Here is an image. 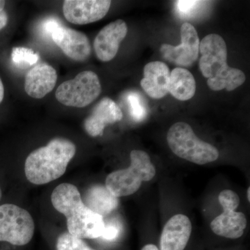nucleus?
Instances as JSON below:
<instances>
[{"label":"nucleus","mask_w":250,"mask_h":250,"mask_svg":"<svg viewBox=\"0 0 250 250\" xmlns=\"http://www.w3.org/2000/svg\"><path fill=\"white\" fill-rule=\"evenodd\" d=\"M51 200L54 208L66 218L69 233L82 239L101 238L105 228L103 217L83 204L75 186L60 184L52 192Z\"/></svg>","instance_id":"nucleus-1"},{"label":"nucleus","mask_w":250,"mask_h":250,"mask_svg":"<svg viewBox=\"0 0 250 250\" xmlns=\"http://www.w3.org/2000/svg\"><path fill=\"white\" fill-rule=\"evenodd\" d=\"M199 52L202 55L199 67L202 75L208 79L210 90L232 91L246 82L244 72L228 65V49L222 36L215 34L205 36L200 42Z\"/></svg>","instance_id":"nucleus-2"},{"label":"nucleus","mask_w":250,"mask_h":250,"mask_svg":"<svg viewBox=\"0 0 250 250\" xmlns=\"http://www.w3.org/2000/svg\"><path fill=\"white\" fill-rule=\"evenodd\" d=\"M75 153L76 146L72 141L56 138L29 154L24 164L26 177L36 185L53 182L63 175Z\"/></svg>","instance_id":"nucleus-3"},{"label":"nucleus","mask_w":250,"mask_h":250,"mask_svg":"<svg viewBox=\"0 0 250 250\" xmlns=\"http://www.w3.org/2000/svg\"><path fill=\"white\" fill-rule=\"evenodd\" d=\"M129 167L111 172L106 177V187L118 198L132 195L143 182L150 181L155 176V167L147 153L135 149L131 151Z\"/></svg>","instance_id":"nucleus-4"},{"label":"nucleus","mask_w":250,"mask_h":250,"mask_svg":"<svg viewBox=\"0 0 250 250\" xmlns=\"http://www.w3.org/2000/svg\"><path fill=\"white\" fill-rule=\"evenodd\" d=\"M167 141L175 155L198 165L213 162L219 157L217 148L199 139L191 126L184 122L171 126Z\"/></svg>","instance_id":"nucleus-5"},{"label":"nucleus","mask_w":250,"mask_h":250,"mask_svg":"<svg viewBox=\"0 0 250 250\" xmlns=\"http://www.w3.org/2000/svg\"><path fill=\"white\" fill-rule=\"evenodd\" d=\"M102 85L97 74L90 70L80 72L73 80L64 82L56 91L59 103L71 107L83 108L100 96Z\"/></svg>","instance_id":"nucleus-6"},{"label":"nucleus","mask_w":250,"mask_h":250,"mask_svg":"<svg viewBox=\"0 0 250 250\" xmlns=\"http://www.w3.org/2000/svg\"><path fill=\"white\" fill-rule=\"evenodd\" d=\"M34 229V220L27 210L13 204L0 206V242L25 246L32 239Z\"/></svg>","instance_id":"nucleus-7"},{"label":"nucleus","mask_w":250,"mask_h":250,"mask_svg":"<svg viewBox=\"0 0 250 250\" xmlns=\"http://www.w3.org/2000/svg\"><path fill=\"white\" fill-rule=\"evenodd\" d=\"M182 43L178 46L163 44L160 51L166 60L180 66L188 67L196 62L200 50V39L195 28L188 22L180 29Z\"/></svg>","instance_id":"nucleus-8"},{"label":"nucleus","mask_w":250,"mask_h":250,"mask_svg":"<svg viewBox=\"0 0 250 250\" xmlns=\"http://www.w3.org/2000/svg\"><path fill=\"white\" fill-rule=\"evenodd\" d=\"M111 4V1L108 0H65L62 12L68 22L83 25L103 19Z\"/></svg>","instance_id":"nucleus-9"},{"label":"nucleus","mask_w":250,"mask_h":250,"mask_svg":"<svg viewBox=\"0 0 250 250\" xmlns=\"http://www.w3.org/2000/svg\"><path fill=\"white\" fill-rule=\"evenodd\" d=\"M51 39L67 57L76 62H84L91 54L89 39L81 31L62 24L54 29Z\"/></svg>","instance_id":"nucleus-10"},{"label":"nucleus","mask_w":250,"mask_h":250,"mask_svg":"<svg viewBox=\"0 0 250 250\" xmlns=\"http://www.w3.org/2000/svg\"><path fill=\"white\" fill-rule=\"evenodd\" d=\"M127 31L126 22L121 19L105 26L94 41V49L97 57L103 62H110L114 59Z\"/></svg>","instance_id":"nucleus-11"},{"label":"nucleus","mask_w":250,"mask_h":250,"mask_svg":"<svg viewBox=\"0 0 250 250\" xmlns=\"http://www.w3.org/2000/svg\"><path fill=\"white\" fill-rule=\"evenodd\" d=\"M121 108L113 100L104 98L95 106L84 121V129L92 137L103 135L104 129L109 124L123 119Z\"/></svg>","instance_id":"nucleus-12"},{"label":"nucleus","mask_w":250,"mask_h":250,"mask_svg":"<svg viewBox=\"0 0 250 250\" xmlns=\"http://www.w3.org/2000/svg\"><path fill=\"white\" fill-rule=\"evenodd\" d=\"M191 232V222L187 215H174L163 229L160 239L161 250H184Z\"/></svg>","instance_id":"nucleus-13"},{"label":"nucleus","mask_w":250,"mask_h":250,"mask_svg":"<svg viewBox=\"0 0 250 250\" xmlns=\"http://www.w3.org/2000/svg\"><path fill=\"white\" fill-rule=\"evenodd\" d=\"M57 71L52 65L41 63L27 72L24 90L33 98L41 99L50 93L57 83Z\"/></svg>","instance_id":"nucleus-14"},{"label":"nucleus","mask_w":250,"mask_h":250,"mask_svg":"<svg viewBox=\"0 0 250 250\" xmlns=\"http://www.w3.org/2000/svg\"><path fill=\"white\" fill-rule=\"evenodd\" d=\"M144 77L141 81L143 90L150 98L161 99L168 93L170 72L164 62H153L146 64Z\"/></svg>","instance_id":"nucleus-15"},{"label":"nucleus","mask_w":250,"mask_h":250,"mask_svg":"<svg viewBox=\"0 0 250 250\" xmlns=\"http://www.w3.org/2000/svg\"><path fill=\"white\" fill-rule=\"evenodd\" d=\"M223 210V213L210 223V229L213 233L231 239L243 236L248 223L244 213L233 210Z\"/></svg>","instance_id":"nucleus-16"},{"label":"nucleus","mask_w":250,"mask_h":250,"mask_svg":"<svg viewBox=\"0 0 250 250\" xmlns=\"http://www.w3.org/2000/svg\"><path fill=\"white\" fill-rule=\"evenodd\" d=\"M82 201L90 210L103 217L110 214L119 205L118 197L114 196L106 186L100 184L90 187L85 191Z\"/></svg>","instance_id":"nucleus-17"},{"label":"nucleus","mask_w":250,"mask_h":250,"mask_svg":"<svg viewBox=\"0 0 250 250\" xmlns=\"http://www.w3.org/2000/svg\"><path fill=\"white\" fill-rule=\"evenodd\" d=\"M196 92V82L191 72L187 69L176 67L170 72L168 93L180 101L193 98Z\"/></svg>","instance_id":"nucleus-18"},{"label":"nucleus","mask_w":250,"mask_h":250,"mask_svg":"<svg viewBox=\"0 0 250 250\" xmlns=\"http://www.w3.org/2000/svg\"><path fill=\"white\" fill-rule=\"evenodd\" d=\"M130 116L136 122H141L147 116V107L141 94L131 91L126 96Z\"/></svg>","instance_id":"nucleus-19"},{"label":"nucleus","mask_w":250,"mask_h":250,"mask_svg":"<svg viewBox=\"0 0 250 250\" xmlns=\"http://www.w3.org/2000/svg\"><path fill=\"white\" fill-rule=\"evenodd\" d=\"M57 250H94L90 248L82 238L63 233L59 236L57 241Z\"/></svg>","instance_id":"nucleus-20"},{"label":"nucleus","mask_w":250,"mask_h":250,"mask_svg":"<svg viewBox=\"0 0 250 250\" xmlns=\"http://www.w3.org/2000/svg\"><path fill=\"white\" fill-rule=\"evenodd\" d=\"M39 55L27 47H14L12 51V60L14 63L22 66H30L38 62Z\"/></svg>","instance_id":"nucleus-21"},{"label":"nucleus","mask_w":250,"mask_h":250,"mask_svg":"<svg viewBox=\"0 0 250 250\" xmlns=\"http://www.w3.org/2000/svg\"><path fill=\"white\" fill-rule=\"evenodd\" d=\"M218 200L223 210H236L240 204V197L238 194L231 190H224L220 192Z\"/></svg>","instance_id":"nucleus-22"},{"label":"nucleus","mask_w":250,"mask_h":250,"mask_svg":"<svg viewBox=\"0 0 250 250\" xmlns=\"http://www.w3.org/2000/svg\"><path fill=\"white\" fill-rule=\"evenodd\" d=\"M204 3L201 1H175L176 8L179 14L184 17L191 16L192 13L196 11L197 8Z\"/></svg>","instance_id":"nucleus-23"},{"label":"nucleus","mask_w":250,"mask_h":250,"mask_svg":"<svg viewBox=\"0 0 250 250\" xmlns=\"http://www.w3.org/2000/svg\"><path fill=\"white\" fill-rule=\"evenodd\" d=\"M62 25V23L57 18L51 17L47 18L45 21H42L41 25V33L44 36H50L52 35L54 29Z\"/></svg>","instance_id":"nucleus-24"},{"label":"nucleus","mask_w":250,"mask_h":250,"mask_svg":"<svg viewBox=\"0 0 250 250\" xmlns=\"http://www.w3.org/2000/svg\"><path fill=\"white\" fill-rule=\"evenodd\" d=\"M120 233H121L120 228L117 226L116 224L110 223L107 225L105 224L104 229L101 238L108 241H115L119 236Z\"/></svg>","instance_id":"nucleus-25"},{"label":"nucleus","mask_w":250,"mask_h":250,"mask_svg":"<svg viewBox=\"0 0 250 250\" xmlns=\"http://www.w3.org/2000/svg\"><path fill=\"white\" fill-rule=\"evenodd\" d=\"M9 22V16L4 10L0 11V31L7 25Z\"/></svg>","instance_id":"nucleus-26"},{"label":"nucleus","mask_w":250,"mask_h":250,"mask_svg":"<svg viewBox=\"0 0 250 250\" xmlns=\"http://www.w3.org/2000/svg\"><path fill=\"white\" fill-rule=\"evenodd\" d=\"M4 98V87L2 81L0 78V104L2 103Z\"/></svg>","instance_id":"nucleus-27"},{"label":"nucleus","mask_w":250,"mask_h":250,"mask_svg":"<svg viewBox=\"0 0 250 250\" xmlns=\"http://www.w3.org/2000/svg\"><path fill=\"white\" fill-rule=\"evenodd\" d=\"M141 250H159L157 247L153 244L146 245V246L143 247Z\"/></svg>","instance_id":"nucleus-28"},{"label":"nucleus","mask_w":250,"mask_h":250,"mask_svg":"<svg viewBox=\"0 0 250 250\" xmlns=\"http://www.w3.org/2000/svg\"><path fill=\"white\" fill-rule=\"evenodd\" d=\"M5 5H6V1H3V0H0V11L4 10Z\"/></svg>","instance_id":"nucleus-29"},{"label":"nucleus","mask_w":250,"mask_h":250,"mask_svg":"<svg viewBox=\"0 0 250 250\" xmlns=\"http://www.w3.org/2000/svg\"><path fill=\"white\" fill-rule=\"evenodd\" d=\"M247 197H248V201L250 202V188H248V192H247Z\"/></svg>","instance_id":"nucleus-30"},{"label":"nucleus","mask_w":250,"mask_h":250,"mask_svg":"<svg viewBox=\"0 0 250 250\" xmlns=\"http://www.w3.org/2000/svg\"><path fill=\"white\" fill-rule=\"evenodd\" d=\"M1 188H0V200H1Z\"/></svg>","instance_id":"nucleus-31"}]
</instances>
